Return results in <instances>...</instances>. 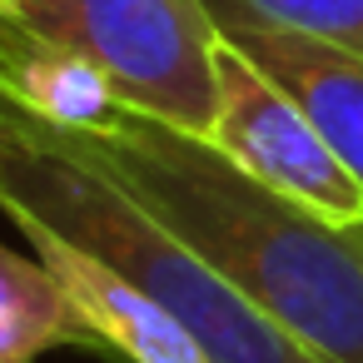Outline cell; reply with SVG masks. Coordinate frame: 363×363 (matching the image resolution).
<instances>
[{"label": "cell", "instance_id": "9", "mask_svg": "<svg viewBox=\"0 0 363 363\" xmlns=\"http://www.w3.org/2000/svg\"><path fill=\"white\" fill-rule=\"evenodd\" d=\"M229 6H239L269 26H284V30H298L323 45L363 55V0H229Z\"/></svg>", "mask_w": 363, "mask_h": 363}, {"label": "cell", "instance_id": "3", "mask_svg": "<svg viewBox=\"0 0 363 363\" xmlns=\"http://www.w3.org/2000/svg\"><path fill=\"white\" fill-rule=\"evenodd\" d=\"M0 26L95 65L130 110L209 135L219 26L209 0H0Z\"/></svg>", "mask_w": 363, "mask_h": 363}, {"label": "cell", "instance_id": "8", "mask_svg": "<svg viewBox=\"0 0 363 363\" xmlns=\"http://www.w3.org/2000/svg\"><path fill=\"white\" fill-rule=\"evenodd\" d=\"M50 348L100 353L55 274L0 244V363H30Z\"/></svg>", "mask_w": 363, "mask_h": 363}, {"label": "cell", "instance_id": "4", "mask_svg": "<svg viewBox=\"0 0 363 363\" xmlns=\"http://www.w3.org/2000/svg\"><path fill=\"white\" fill-rule=\"evenodd\" d=\"M259 184L308 204L333 224H363V184L343 169L308 110L219 35V105L204 135Z\"/></svg>", "mask_w": 363, "mask_h": 363}, {"label": "cell", "instance_id": "5", "mask_svg": "<svg viewBox=\"0 0 363 363\" xmlns=\"http://www.w3.org/2000/svg\"><path fill=\"white\" fill-rule=\"evenodd\" d=\"M11 224L26 234L35 259L55 274V284L65 289L70 308L80 313L100 353H115L130 363H209L204 348L184 333V323L160 298H150L135 279H125L90 249L70 244L35 214H11Z\"/></svg>", "mask_w": 363, "mask_h": 363}, {"label": "cell", "instance_id": "1", "mask_svg": "<svg viewBox=\"0 0 363 363\" xmlns=\"http://www.w3.org/2000/svg\"><path fill=\"white\" fill-rule=\"evenodd\" d=\"M65 140L229 274L303 348L323 363H363V224L313 214L244 174L204 135L130 105H120L105 130Z\"/></svg>", "mask_w": 363, "mask_h": 363}, {"label": "cell", "instance_id": "2", "mask_svg": "<svg viewBox=\"0 0 363 363\" xmlns=\"http://www.w3.org/2000/svg\"><path fill=\"white\" fill-rule=\"evenodd\" d=\"M0 209L35 214L160 298L209 363H323L274 323L229 274L160 224L115 174L85 160L60 130L0 100Z\"/></svg>", "mask_w": 363, "mask_h": 363}, {"label": "cell", "instance_id": "7", "mask_svg": "<svg viewBox=\"0 0 363 363\" xmlns=\"http://www.w3.org/2000/svg\"><path fill=\"white\" fill-rule=\"evenodd\" d=\"M0 100L65 135L105 130L125 105L95 65L11 26H0Z\"/></svg>", "mask_w": 363, "mask_h": 363}, {"label": "cell", "instance_id": "6", "mask_svg": "<svg viewBox=\"0 0 363 363\" xmlns=\"http://www.w3.org/2000/svg\"><path fill=\"white\" fill-rule=\"evenodd\" d=\"M209 16L234 50H244L264 75H274L308 110V120L323 130V140L343 160V169L363 184V55L269 26L229 6V0H209Z\"/></svg>", "mask_w": 363, "mask_h": 363}]
</instances>
